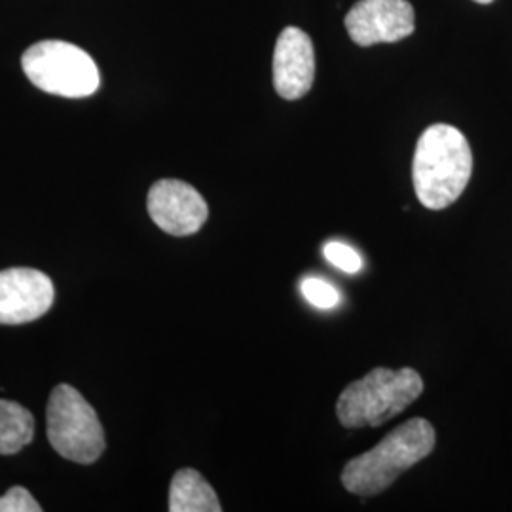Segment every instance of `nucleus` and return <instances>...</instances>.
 Instances as JSON below:
<instances>
[{"instance_id": "obj_2", "label": "nucleus", "mask_w": 512, "mask_h": 512, "mask_svg": "<svg viewBox=\"0 0 512 512\" xmlns=\"http://www.w3.org/2000/svg\"><path fill=\"white\" fill-rule=\"evenodd\" d=\"M437 442L433 425L423 418L404 421L372 450L349 459L342 484L349 494H382L399 476L427 458Z\"/></svg>"}, {"instance_id": "obj_10", "label": "nucleus", "mask_w": 512, "mask_h": 512, "mask_svg": "<svg viewBox=\"0 0 512 512\" xmlns=\"http://www.w3.org/2000/svg\"><path fill=\"white\" fill-rule=\"evenodd\" d=\"M171 512H220L219 497L211 484L194 469H181L171 480Z\"/></svg>"}, {"instance_id": "obj_11", "label": "nucleus", "mask_w": 512, "mask_h": 512, "mask_svg": "<svg viewBox=\"0 0 512 512\" xmlns=\"http://www.w3.org/2000/svg\"><path fill=\"white\" fill-rule=\"evenodd\" d=\"M35 437L33 414L12 401L0 399V454L14 456Z\"/></svg>"}, {"instance_id": "obj_14", "label": "nucleus", "mask_w": 512, "mask_h": 512, "mask_svg": "<svg viewBox=\"0 0 512 512\" xmlns=\"http://www.w3.org/2000/svg\"><path fill=\"white\" fill-rule=\"evenodd\" d=\"M42 507L29 490L14 486L0 497V512H40Z\"/></svg>"}, {"instance_id": "obj_13", "label": "nucleus", "mask_w": 512, "mask_h": 512, "mask_svg": "<svg viewBox=\"0 0 512 512\" xmlns=\"http://www.w3.org/2000/svg\"><path fill=\"white\" fill-rule=\"evenodd\" d=\"M323 255L329 260L332 266H336L338 270L346 272V274H359L363 268V258L361 255L351 249L346 243L340 241H330L323 247Z\"/></svg>"}, {"instance_id": "obj_3", "label": "nucleus", "mask_w": 512, "mask_h": 512, "mask_svg": "<svg viewBox=\"0 0 512 512\" xmlns=\"http://www.w3.org/2000/svg\"><path fill=\"white\" fill-rule=\"evenodd\" d=\"M421 393L423 380L414 368L378 366L340 393L336 414L348 429L378 427L416 403Z\"/></svg>"}, {"instance_id": "obj_12", "label": "nucleus", "mask_w": 512, "mask_h": 512, "mask_svg": "<svg viewBox=\"0 0 512 512\" xmlns=\"http://www.w3.org/2000/svg\"><path fill=\"white\" fill-rule=\"evenodd\" d=\"M300 291L311 306H315L319 310H330V308H336L340 304L338 289L332 287L329 281L319 279V277H306L300 283Z\"/></svg>"}, {"instance_id": "obj_4", "label": "nucleus", "mask_w": 512, "mask_h": 512, "mask_svg": "<svg viewBox=\"0 0 512 512\" xmlns=\"http://www.w3.org/2000/svg\"><path fill=\"white\" fill-rule=\"evenodd\" d=\"M25 76L42 92L82 99L101 86V74L90 54L63 40H42L21 57Z\"/></svg>"}, {"instance_id": "obj_6", "label": "nucleus", "mask_w": 512, "mask_h": 512, "mask_svg": "<svg viewBox=\"0 0 512 512\" xmlns=\"http://www.w3.org/2000/svg\"><path fill=\"white\" fill-rule=\"evenodd\" d=\"M147 207L154 224L171 236H192L200 232L209 217L202 194L194 186L175 179L152 184Z\"/></svg>"}, {"instance_id": "obj_15", "label": "nucleus", "mask_w": 512, "mask_h": 512, "mask_svg": "<svg viewBox=\"0 0 512 512\" xmlns=\"http://www.w3.org/2000/svg\"><path fill=\"white\" fill-rule=\"evenodd\" d=\"M475 2H478V4H492L494 0H475Z\"/></svg>"}, {"instance_id": "obj_7", "label": "nucleus", "mask_w": 512, "mask_h": 512, "mask_svg": "<svg viewBox=\"0 0 512 512\" xmlns=\"http://www.w3.org/2000/svg\"><path fill=\"white\" fill-rule=\"evenodd\" d=\"M346 29L365 48L399 42L414 33V8L408 0H359L346 16Z\"/></svg>"}, {"instance_id": "obj_8", "label": "nucleus", "mask_w": 512, "mask_h": 512, "mask_svg": "<svg viewBox=\"0 0 512 512\" xmlns=\"http://www.w3.org/2000/svg\"><path fill=\"white\" fill-rule=\"evenodd\" d=\"M52 279L33 268H10L0 272V325H23L37 321L52 308Z\"/></svg>"}, {"instance_id": "obj_5", "label": "nucleus", "mask_w": 512, "mask_h": 512, "mask_svg": "<svg viewBox=\"0 0 512 512\" xmlns=\"http://www.w3.org/2000/svg\"><path fill=\"white\" fill-rule=\"evenodd\" d=\"M48 440L55 452L90 465L105 452V431L92 404L73 385L59 384L48 403Z\"/></svg>"}, {"instance_id": "obj_9", "label": "nucleus", "mask_w": 512, "mask_h": 512, "mask_svg": "<svg viewBox=\"0 0 512 512\" xmlns=\"http://www.w3.org/2000/svg\"><path fill=\"white\" fill-rule=\"evenodd\" d=\"M315 80V50L311 38L298 27H287L275 42L274 88L283 99H300Z\"/></svg>"}, {"instance_id": "obj_1", "label": "nucleus", "mask_w": 512, "mask_h": 512, "mask_svg": "<svg viewBox=\"0 0 512 512\" xmlns=\"http://www.w3.org/2000/svg\"><path fill=\"white\" fill-rule=\"evenodd\" d=\"M471 175L473 152L458 128L435 124L421 133L412 164V179L423 207L440 211L458 202Z\"/></svg>"}]
</instances>
